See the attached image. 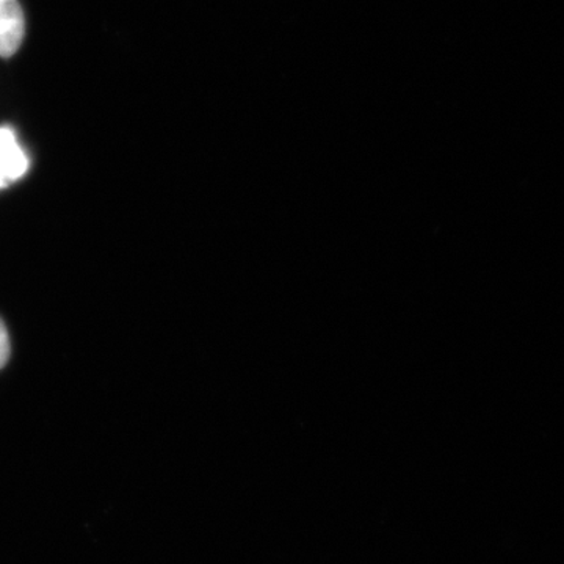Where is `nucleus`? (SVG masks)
<instances>
[{
  "label": "nucleus",
  "mask_w": 564,
  "mask_h": 564,
  "mask_svg": "<svg viewBox=\"0 0 564 564\" xmlns=\"http://www.w3.org/2000/svg\"><path fill=\"white\" fill-rule=\"evenodd\" d=\"M28 169V155L18 144L14 133L10 129L0 128V188L21 180Z\"/></svg>",
  "instance_id": "1"
},
{
  "label": "nucleus",
  "mask_w": 564,
  "mask_h": 564,
  "mask_svg": "<svg viewBox=\"0 0 564 564\" xmlns=\"http://www.w3.org/2000/svg\"><path fill=\"white\" fill-rule=\"evenodd\" d=\"M24 36V17L18 0H0V57H11Z\"/></svg>",
  "instance_id": "2"
},
{
  "label": "nucleus",
  "mask_w": 564,
  "mask_h": 564,
  "mask_svg": "<svg viewBox=\"0 0 564 564\" xmlns=\"http://www.w3.org/2000/svg\"><path fill=\"white\" fill-rule=\"evenodd\" d=\"M10 358V340L9 333H7L6 325L0 321V369L6 366Z\"/></svg>",
  "instance_id": "3"
}]
</instances>
